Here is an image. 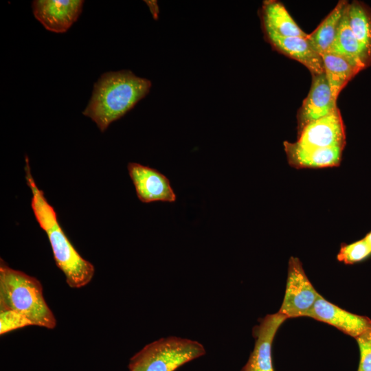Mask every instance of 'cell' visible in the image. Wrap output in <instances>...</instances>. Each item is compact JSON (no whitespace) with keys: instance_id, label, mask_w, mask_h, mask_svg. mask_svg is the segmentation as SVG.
<instances>
[{"instance_id":"cell-1","label":"cell","mask_w":371,"mask_h":371,"mask_svg":"<svg viewBox=\"0 0 371 371\" xmlns=\"http://www.w3.org/2000/svg\"><path fill=\"white\" fill-rule=\"evenodd\" d=\"M25 172L27 185L32 192L33 213L48 237L57 267L64 273L69 287L80 289L85 286L94 276L93 265L80 256L64 232L56 211L47 201L43 192L36 186L27 156Z\"/></svg>"},{"instance_id":"cell-2","label":"cell","mask_w":371,"mask_h":371,"mask_svg":"<svg viewBox=\"0 0 371 371\" xmlns=\"http://www.w3.org/2000/svg\"><path fill=\"white\" fill-rule=\"evenodd\" d=\"M151 85L149 80L130 70L104 73L94 84L91 99L82 114L104 132L146 97Z\"/></svg>"},{"instance_id":"cell-3","label":"cell","mask_w":371,"mask_h":371,"mask_svg":"<svg viewBox=\"0 0 371 371\" xmlns=\"http://www.w3.org/2000/svg\"><path fill=\"white\" fill-rule=\"evenodd\" d=\"M12 310L29 319L33 326L54 329L56 317L47 305L41 282L10 267L1 258L0 311Z\"/></svg>"},{"instance_id":"cell-4","label":"cell","mask_w":371,"mask_h":371,"mask_svg":"<svg viewBox=\"0 0 371 371\" xmlns=\"http://www.w3.org/2000/svg\"><path fill=\"white\" fill-rule=\"evenodd\" d=\"M206 351L199 341L175 336L155 340L129 360V371H175L202 357Z\"/></svg>"},{"instance_id":"cell-5","label":"cell","mask_w":371,"mask_h":371,"mask_svg":"<svg viewBox=\"0 0 371 371\" xmlns=\"http://www.w3.org/2000/svg\"><path fill=\"white\" fill-rule=\"evenodd\" d=\"M319 295L306 276L299 258L291 257L285 293L278 312L287 319L308 317Z\"/></svg>"},{"instance_id":"cell-6","label":"cell","mask_w":371,"mask_h":371,"mask_svg":"<svg viewBox=\"0 0 371 371\" xmlns=\"http://www.w3.org/2000/svg\"><path fill=\"white\" fill-rule=\"evenodd\" d=\"M128 171L137 196L142 203H174L177 195L169 179L158 170L138 163H128Z\"/></svg>"},{"instance_id":"cell-7","label":"cell","mask_w":371,"mask_h":371,"mask_svg":"<svg viewBox=\"0 0 371 371\" xmlns=\"http://www.w3.org/2000/svg\"><path fill=\"white\" fill-rule=\"evenodd\" d=\"M84 1L36 0L32 3L35 18L52 32H67L80 15Z\"/></svg>"},{"instance_id":"cell-8","label":"cell","mask_w":371,"mask_h":371,"mask_svg":"<svg viewBox=\"0 0 371 371\" xmlns=\"http://www.w3.org/2000/svg\"><path fill=\"white\" fill-rule=\"evenodd\" d=\"M298 144L311 147H341L346 144L344 122L339 109L306 125L300 132Z\"/></svg>"},{"instance_id":"cell-9","label":"cell","mask_w":371,"mask_h":371,"mask_svg":"<svg viewBox=\"0 0 371 371\" xmlns=\"http://www.w3.org/2000/svg\"><path fill=\"white\" fill-rule=\"evenodd\" d=\"M309 317L331 325L355 338L371 327V319L348 312L326 300L321 295L316 300Z\"/></svg>"},{"instance_id":"cell-10","label":"cell","mask_w":371,"mask_h":371,"mask_svg":"<svg viewBox=\"0 0 371 371\" xmlns=\"http://www.w3.org/2000/svg\"><path fill=\"white\" fill-rule=\"evenodd\" d=\"M312 84L298 113L299 132L308 124L333 113L337 100L332 95L325 73L312 75Z\"/></svg>"},{"instance_id":"cell-11","label":"cell","mask_w":371,"mask_h":371,"mask_svg":"<svg viewBox=\"0 0 371 371\" xmlns=\"http://www.w3.org/2000/svg\"><path fill=\"white\" fill-rule=\"evenodd\" d=\"M287 319L278 312L266 315L258 326L254 350L242 371H273L271 346L276 333Z\"/></svg>"},{"instance_id":"cell-12","label":"cell","mask_w":371,"mask_h":371,"mask_svg":"<svg viewBox=\"0 0 371 371\" xmlns=\"http://www.w3.org/2000/svg\"><path fill=\"white\" fill-rule=\"evenodd\" d=\"M289 163L296 168H318L338 166L344 148L311 147L297 142H284Z\"/></svg>"},{"instance_id":"cell-13","label":"cell","mask_w":371,"mask_h":371,"mask_svg":"<svg viewBox=\"0 0 371 371\" xmlns=\"http://www.w3.org/2000/svg\"><path fill=\"white\" fill-rule=\"evenodd\" d=\"M264 32L275 49L304 65L312 75L324 73L322 56L312 48L306 38L281 36L269 31Z\"/></svg>"},{"instance_id":"cell-14","label":"cell","mask_w":371,"mask_h":371,"mask_svg":"<svg viewBox=\"0 0 371 371\" xmlns=\"http://www.w3.org/2000/svg\"><path fill=\"white\" fill-rule=\"evenodd\" d=\"M260 14L264 31L284 37L306 38L308 34L297 25L280 1H264Z\"/></svg>"},{"instance_id":"cell-15","label":"cell","mask_w":371,"mask_h":371,"mask_svg":"<svg viewBox=\"0 0 371 371\" xmlns=\"http://www.w3.org/2000/svg\"><path fill=\"white\" fill-rule=\"evenodd\" d=\"M326 53L344 58L361 71L369 67L363 49L349 25L347 6L339 23L335 38Z\"/></svg>"},{"instance_id":"cell-16","label":"cell","mask_w":371,"mask_h":371,"mask_svg":"<svg viewBox=\"0 0 371 371\" xmlns=\"http://www.w3.org/2000/svg\"><path fill=\"white\" fill-rule=\"evenodd\" d=\"M347 14L350 29L371 65V7L364 2L348 3Z\"/></svg>"},{"instance_id":"cell-17","label":"cell","mask_w":371,"mask_h":371,"mask_svg":"<svg viewBox=\"0 0 371 371\" xmlns=\"http://www.w3.org/2000/svg\"><path fill=\"white\" fill-rule=\"evenodd\" d=\"M348 3L345 0L339 1L317 27L308 34L307 41L319 54L326 53L333 43Z\"/></svg>"},{"instance_id":"cell-18","label":"cell","mask_w":371,"mask_h":371,"mask_svg":"<svg viewBox=\"0 0 371 371\" xmlns=\"http://www.w3.org/2000/svg\"><path fill=\"white\" fill-rule=\"evenodd\" d=\"M321 56L333 97L337 100L343 88L361 70L340 56L329 53H324Z\"/></svg>"},{"instance_id":"cell-19","label":"cell","mask_w":371,"mask_h":371,"mask_svg":"<svg viewBox=\"0 0 371 371\" xmlns=\"http://www.w3.org/2000/svg\"><path fill=\"white\" fill-rule=\"evenodd\" d=\"M370 255L371 248L363 238L341 246L337 254V259L346 264H354L363 260Z\"/></svg>"},{"instance_id":"cell-20","label":"cell","mask_w":371,"mask_h":371,"mask_svg":"<svg viewBox=\"0 0 371 371\" xmlns=\"http://www.w3.org/2000/svg\"><path fill=\"white\" fill-rule=\"evenodd\" d=\"M28 326H33L25 315L12 311H0V335Z\"/></svg>"},{"instance_id":"cell-21","label":"cell","mask_w":371,"mask_h":371,"mask_svg":"<svg viewBox=\"0 0 371 371\" xmlns=\"http://www.w3.org/2000/svg\"><path fill=\"white\" fill-rule=\"evenodd\" d=\"M355 339L360 351L357 371H371V327Z\"/></svg>"},{"instance_id":"cell-22","label":"cell","mask_w":371,"mask_h":371,"mask_svg":"<svg viewBox=\"0 0 371 371\" xmlns=\"http://www.w3.org/2000/svg\"><path fill=\"white\" fill-rule=\"evenodd\" d=\"M146 3L148 4V7L150 8V10L151 11V13L153 15V17L157 19V15H158V6L156 1H146Z\"/></svg>"},{"instance_id":"cell-23","label":"cell","mask_w":371,"mask_h":371,"mask_svg":"<svg viewBox=\"0 0 371 371\" xmlns=\"http://www.w3.org/2000/svg\"><path fill=\"white\" fill-rule=\"evenodd\" d=\"M363 239L366 240L367 244L369 245V247L371 248V232L368 233L366 236L363 238Z\"/></svg>"}]
</instances>
